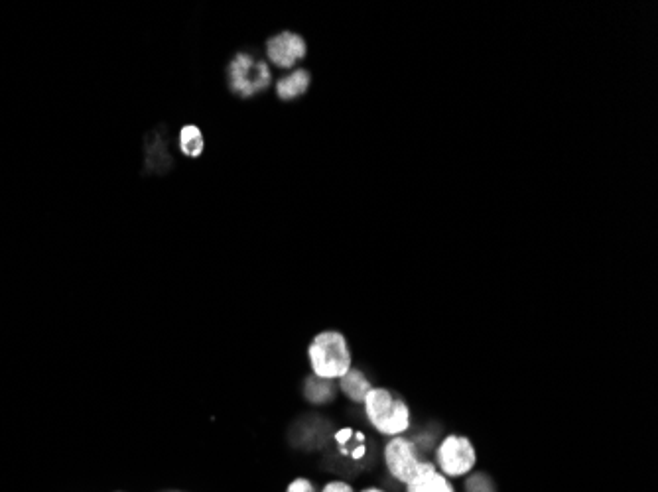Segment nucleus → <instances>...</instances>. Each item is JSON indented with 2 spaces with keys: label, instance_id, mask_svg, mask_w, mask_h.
<instances>
[{
  "label": "nucleus",
  "instance_id": "nucleus-1",
  "mask_svg": "<svg viewBox=\"0 0 658 492\" xmlns=\"http://www.w3.org/2000/svg\"><path fill=\"white\" fill-rule=\"evenodd\" d=\"M363 406L371 426L383 435L396 437L410 428V408L387 388H371Z\"/></svg>",
  "mask_w": 658,
  "mask_h": 492
},
{
  "label": "nucleus",
  "instance_id": "nucleus-2",
  "mask_svg": "<svg viewBox=\"0 0 658 492\" xmlns=\"http://www.w3.org/2000/svg\"><path fill=\"white\" fill-rule=\"evenodd\" d=\"M308 357L318 378L335 380L351 369V351L347 339L337 331H324L314 337Z\"/></svg>",
  "mask_w": 658,
  "mask_h": 492
},
{
  "label": "nucleus",
  "instance_id": "nucleus-3",
  "mask_svg": "<svg viewBox=\"0 0 658 492\" xmlns=\"http://www.w3.org/2000/svg\"><path fill=\"white\" fill-rule=\"evenodd\" d=\"M477 453L473 443L463 435H448L436 449V469L444 477H465L473 471Z\"/></svg>",
  "mask_w": 658,
  "mask_h": 492
},
{
  "label": "nucleus",
  "instance_id": "nucleus-4",
  "mask_svg": "<svg viewBox=\"0 0 658 492\" xmlns=\"http://www.w3.org/2000/svg\"><path fill=\"white\" fill-rule=\"evenodd\" d=\"M270 79L268 65L249 54H237L229 63V85L243 99L259 95L270 85Z\"/></svg>",
  "mask_w": 658,
  "mask_h": 492
},
{
  "label": "nucleus",
  "instance_id": "nucleus-5",
  "mask_svg": "<svg viewBox=\"0 0 658 492\" xmlns=\"http://www.w3.org/2000/svg\"><path fill=\"white\" fill-rule=\"evenodd\" d=\"M385 463L396 481L406 485L420 471L424 461L418 457V449L414 441L396 435L385 447Z\"/></svg>",
  "mask_w": 658,
  "mask_h": 492
},
{
  "label": "nucleus",
  "instance_id": "nucleus-6",
  "mask_svg": "<svg viewBox=\"0 0 658 492\" xmlns=\"http://www.w3.org/2000/svg\"><path fill=\"white\" fill-rule=\"evenodd\" d=\"M306 42L302 36L294 32H282L268 40L266 44V56L276 67L290 69L300 60L306 58Z\"/></svg>",
  "mask_w": 658,
  "mask_h": 492
},
{
  "label": "nucleus",
  "instance_id": "nucleus-7",
  "mask_svg": "<svg viewBox=\"0 0 658 492\" xmlns=\"http://www.w3.org/2000/svg\"><path fill=\"white\" fill-rule=\"evenodd\" d=\"M406 492H456V489L434 463L424 461L420 471L406 483Z\"/></svg>",
  "mask_w": 658,
  "mask_h": 492
},
{
  "label": "nucleus",
  "instance_id": "nucleus-8",
  "mask_svg": "<svg viewBox=\"0 0 658 492\" xmlns=\"http://www.w3.org/2000/svg\"><path fill=\"white\" fill-rule=\"evenodd\" d=\"M310 81H312V77L306 69H294L292 73L284 75L276 83V93L282 101H294V99L302 97L308 91Z\"/></svg>",
  "mask_w": 658,
  "mask_h": 492
},
{
  "label": "nucleus",
  "instance_id": "nucleus-9",
  "mask_svg": "<svg viewBox=\"0 0 658 492\" xmlns=\"http://www.w3.org/2000/svg\"><path fill=\"white\" fill-rule=\"evenodd\" d=\"M339 388L343 390V394L347 398H351L353 402H363L365 396L369 394V390L373 388L369 378L357 369H349L341 378H339Z\"/></svg>",
  "mask_w": 658,
  "mask_h": 492
},
{
  "label": "nucleus",
  "instance_id": "nucleus-10",
  "mask_svg": "<svg viewBox=\"0 0 658 492\" xmlns=\"http://www.w3.org/2000/svg\"><path fill=\"white\" fill-rule=\"evenodd\" d=\"M304 392L312 404H326L335 398V384H333V380L314 376V378L306 380Z\"/></svg>",
  "mask_w": 658,
  "mask_h": 492
},
{
  "label": "nucleus",
  "instance_id": "nucleus-11",
  "mask_svg": "<svg viewBox=\"0 0 658 492\" xmlns=\"http://www.w3.org/2000/svg\"><path fill=\"white\" fill-rule=\"evenodd\" d=\"M180 148L190 158H198L199 154L203 152L205 142H203V134H201L198 126L190 124V126H184L182 128V132H180Z\"/></svg>",
  "mask_w": 658,
  "mask_h": 492
},
{
  "label": "nucleus",
  "instance_id": "nucleus-12",
  "mask_svg": "<svg viewBox=\"0 0 658 492\" xmlns=\"http://www.w3.org/2000/svg\"><path fill=\"white\" fill-rule=\"evenodd\" d=\"M465 492H497L491 477L485 473H469L465 481Z\"/></svg>",
  "mask_w": 658,
  "mask_h": 492
},
{
  "label": "nucleus",
  "instance_id": "nucleus-13",
  "mask_svg": "<svg viewBox=\"0 0 658 492\" xmlns=\"http://www.w3.org/2000/svg\"><path fill=\"white\" fill-rule=\"evenodd\" d=\"M286 492H316V487L308 479H296L290 483Z\"/></svg>",
  "mask_w": 658,
  "mask_h": 492
},
{
  "label": "nucleus",
  "instance_id": "nucleus-14",
  "mask_svg": "<svg viewBox=\"0 0 658 492\" xmlns=\"http://www.w3.org/2000/svg\"><path fill=\"white\" fill-rule=\"evenodd\" d=\"M322 492H355V491H353V487H351V485H347V483H343V481H331V483H328V485L324 487V491Z\"/></svg>",
  "mask_w": 658,
  "mask_h": 492
},
{
  "label": "nucleus",
  "instance_id": "nucleus-15",
  "mask_svg": "<svg viewBox=\"0 0 658 492\" xmlns=\"http://www.w3.org/2000/svg\"><path fill=\"white\" fill-rule=\"evenodd\" d=\"M363 492H385L381 491V489H377V487H373V489H365Z\"/></svg>",
  "mask_w": 658,
  "mask_h": 492
},
{
  "label": "nucleus",
  "instance_id": "nucleus-16",
  "mask_svg": "<svg viewBox=\"0 0 658 492\" xmlns=\"http://www.w3.org/2000/svg\"><path fill=\"white\" fill-rule=\"evenodd\" d=\"M170 492H182V491H170Z\"/></svg>",
  "mask_w": 658,
  "mask_h": 492
}]
</instances>
